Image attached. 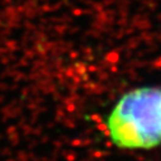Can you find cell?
<instances>
[{"label":"cell","instance_id":"6da1fadb","mask_svg":"<svg viewBox=\"0 0 161 161\" xmlns=\"http://www.w3.org/2000/svg\"><path fill=\"white\" fill-rule=\"evenodd\" d=\"M161 89L140 88L123 95L109 114L113 142L125 148H150L161 142Z\"/></svg>","mask_w":161,"mask_h":161},{"label":"cell","instance_id":"7a4b0ae2","mask_svg":"<svg viewBox=\"0 0 161 161\" xmlns=\"http://www.w3.org/2000/svg\"><path fill=\"white\" fill-rule=\"evenodd\" d=\"M160 105H161V103H160Z\"/></svg>","mask_w":161,"mask_h":161}]
</instances>
